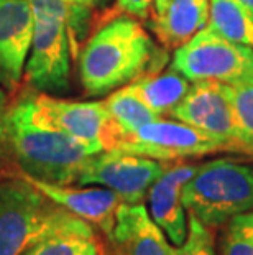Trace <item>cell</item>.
<instances>
[{
  "instance_id": "cell-1",
  "label": "cell",
  "mask_w": 253,
  "mask_h": 255,
  "mask_svg": "<svg viewBox=\"0 0 253 255\" xmlns=\"http://www.w3.org/2000/svg\"><path fill=\"white\" fill-rule=\"evenodd\" d=\"M165 50L137 18L118 15L99 23L79 48L78 71L87 96H105L142 76L160 71Z\"/></svg>"
},
{
  "instance_id": "cell-2",
  "label": "cell",
  "mask_w": 253,
  "mask_h": 255,
  "mask_svg": "<svg viewBox=\"0 0 253 255\" xmlns=\"http://www.w3.org/2000/svg\"><path fill=\"white\" fill-rule=\"evenodd\" d=\"M94 231L21 175L0 178V255H21L53 236Z\"/></svg>"
},
{
  "instance_id": "cell-3",
  "label": "cell",
  "mask_w": 253,
  "mask_h": 255,
  "mask_svg": "<svg viewBox=\"0 0 253 255\" xmlns=\"http://www.w3.org/2000/svg\"><path fill=\"white\" fill-rule=\"evenodd\" d=\"M7 132L17 175L53 184L78 183L95 155L89 146L58 130L33 124L13 99L7 112Z\"/></svg>"
},
{
  "instance_id": "cell-4",
  "label": "cell",
  "mask_w": 253,
  "mask_h": 255,
  "mask_svg": "<svg viewBox=\"0 0 253 255\" xmlns=\"http://www.w3.org/2000/svg\"><path fill=\"white\" fill-rule=\"evenodd\" d=\"M182 204L209 229H222L253 211V168L227 156L204 161L182 186Z\"/></svg>"
},
{
  "instance_id": "cell-5",
  "label": "cell",
  "mask_w": 253,
  "mask_h": 255,
  "mask_svg": "<svg viewBox=\"0 0 253 255\" xmlns=\"http://www.w3.org/2000/svg\"><path fill=\"white\" fill-rule=\"evenodd\" d=\"M15 99L33 124L66 133L89 146L94 153L115 150L127 133L107 111L104 101L63 99L26 88L17 92Z\"/></svg>"
},
{
  "instance_id": "cell-6",
  "label": "cell",
  "mask_w": 253,
  "mask_h": 255,
  "mask_svg": "<svg viewBox=\"0 0 253 255\" xmlns=\"http://www.w3.org/2000/svg\"><path fill=\"white\" fill-rule=\"evenodd\" d=\"M171 66L192 83L204 79L230 86L253 83L252 48L230 41L209 25L176 48Z\"/></svg>"
},
{
  "instance_id": "cell-7",
  "label": "cell",
  "mask_w": 253,
  "mask_h": 255,
  "mask_svg": "<svg viewBox=\"0 0 253 255\" xmlns=\"http://www.w3.org/2000/svg\"><path fill=\"white\" fill-rule=\"evenodd\" d=\"M33 17V40L23 73L25 88L55 96L69 89L71 59L76 56L71 31L63 18L50 15Z\"/></svg>"
},
{
  "instance_id": "cell-8",
  "label": "cell",
  "mask_w": 253,
  "mask_h": 255,
  "mask_svg": "<svg viewBox=\"0 0 253 255\" xmlns=\"http://www.w3.org/2000/svg\"><path fill=\"white\" fill-rule=\"evenodd\" d=\"M115 150L137 153L160 161H182L187 158L227 151L229 146L211 135L179 121H165L163 117L135 132L125 133Z\"/></svg>"
},
{
  "instance_id": "cell-9",
  "label": "cell",
  "mask_w": 253,
  "mask_h": 255,
  "mask_svg": "<svg viewBox=\"0 0 253 255\" xmlns=\"http://www.w3.org/2000/svg\"><path fill=\"white\" fill-rule=\"evenodd\" d=\"M168 163L122 150L100 151L89 160L78 183L81 186L99 184L117 193L123 203L138 204L148 196Z\"/></svg>"
},
{
  "instance_id": "cell-10",
  "label": "cell",
  "mask_w": 253,
  "mask_h": 255,
  "mask_svg": "<svg viewBox=\"0 0 253 255\" xmlns=\"http://www.w3.org/2000/svg\"><path fill=\"white\" fill-rule=\"evenodd\" d=\"M169 116L224 142L230 153H239L234 88L230 84L212 79L194 81Z\"/></svg>"
},
{
  "instance_id": "cell-11",
  "label": "cell",
  "mask_w": 253,
  "mask_h": 255,
  "mask_svg": "<svg viewBox=\"0 0 253 255\" xmlns=\"http://www.w3.org/2000/svg\"><path fill=\"white\" fill-rule=\"evenodd\" d=\"M35 17L26 0H0V88L17 94L33 40Z\"/></svg>"
},
{
  "instance_id": "cell-12",
  "label": "cell",
  "mask_w": 253,
  "mask_h": 255,
  "mask_svg": "<svg viewBox=\"0 0 253 255\" xmlns=\"http://www.w3.org/2000/svg\"><path fill=\"white\" fill-rule=\"evenodd\" d=\"M197 165L186 161L168 163L158 180L148 191V206L152 219L165 232L174 247L181 246L187 237V216L182 204V186L194 175Z\"/></svg>"
},
{
  "instance_id": "cell-13",
  "label": "cell",
  "mask_w": 253,
  "mask_h": 255,
  "mask_svg": "<svg viewBox=\"0 0 253 255\" xmlns=\"http://www.w3.org/2000/svg\"><path fill=\"white\" fill-rule=\"evenodd\" d=\"M107 255H174V246L143 203H122L112 234L107 237Z\"/></svg>"
},
{
  "instance_id": "cell-14",
  "label": "cell",
  "mask_w": 253,
  "mask_h": 255,
  "mask_svg": "<svg viewBox=\"0 0 253 255\" xmlns=\"http://www.w3.org/2000/svg\"><path fill=\"white\" fill-rule=\"evenodd\" d=\"M21 176L26 178L31 184H35L53 203L59 204L71 214L94 226L105 239L112 234V229L115 226L117 209L123 203L117 193L104 186L74 188L71 184H53L33 180L25 175Z\"/></svg>"
},
{
  "instance_id": "cell-15",
  "label": "cell",
  "mask_w": 253,
  "mask_h": 255,
  "mask_svg": "<svg viewBox=\"0 0 253 255\" xmlns=\"http://www.w3.org/2000/svg\"><path fill=\"white\" fill-rule=\"evenodd\" d=\"M211 0H171L165 12L150 15V30L165 50H176L209 25Z\"/></svg>"
},
{
  "instance_id": "cell-16",
  "label": "cell",
  "mask_w": 253,
  "mask_h": 255,
  "mask_svg": "<svg viewBox=\"0 0 253 255\" xmlns=\"http://www.w3.org/2000/svg\"><path fill=\"white\" fill-rule=\"evenodd\" d=\"M140 96L160 117L169 116L189 91V79L171 66L148 73L133 81Z\"/></svg>"
},
{
  "instance_id": "cell-17",
  "label": "cell",
  "mask_w": 253,
  "mask_h": 255,
  "mask_svg": "<svg viewBox=\"0 0 253 255\" xmlns=\"http://www.w3.org/2000/svg\"><path fill=\"white\" fill-rule=\"evenodd\" d=\"M104 104L107 111L110 112V116L114 117V121L127 133L135 132L140 127L161 119L145 102V99L140 96V92L137 91L133 83L112 91L104 101Z\"/></svg>"
},
{
  "instance_id": "cell-18",
  "label": "cell",
  "mask_w": 253,
  "mask_h": 255,
  "mask_svg": "<svg viewBox=\"0 0 253 255\" xmlns=\"http://www.w3.org/2000/svg\"><path fill=\"white\" fill-rule=\"evenodd\" d=\"M209 26L230 41L253 50V17L235 0H211Z\"/></svg>"
},
{
  "instance_id": "cell-19",
  "label": "cell",
  "mask_w": 253,
  "mask_h": 255,
  "mask_svg": "<svg viewBox=\"0 0 253 255\" xmlns=\"http://www.w3.org/2000/svg\"><path fill=\"white\" fill-rule=\"evenodd\" d=\"M21 255H107V244L102 242L99 231L73 232L43 239Z\"/></svg>"
},
{
  "instance_id": "cell-20",
  "label": "cell",
  "mask_w": 253,
  "mask_h": 255,
  "mask_svg": "<svg viewBox=\"0 0 253 255\" xmlns=\"http://www.w3.org/2000/svg\"><path fill=\"white\" fill-rule=\"evenodd\" d=\"M26 2L30 3L33 15H50V17H58L66 21L71 31L74 53L78 56L81 40L90 26L92 8L71 2V0H26Z\"/></svg>"
},
{
  "instance_id": "cell-21",
  "label": "cell",
  "mask_w": 253,
  "mask_h": 255,
  "mask_svg": "<svg viewBox=\"0 0 253 255\" xmlns=\"http://www.w3.org/2000/svg\"><path fill=\"white\" fill-rule=\"evenodd\" d=\"M215 255H253V211L235 216L222 227Z\"/></svg>"
},
{
  "instance_id": "cell-22",
  "label": "cell",
  "mask_w": 253,
  "mask_h": 255,
  "mask_svg": "<svg viewBox=\"0 0 253 255\" xmlns=\"http://www.w3.org/2000/svg\"><path fill=\"white\" fill-rule=\"evenodd\" d=\"M232 88L239 153L253 158V83H242Z\"/></svg>"
},
{
  "instance_id": "cell-23",
  "label": "cell",
  "mask_w": 253,
  "mask_h": 255,
  "mask_svg": "<svg viewBox=\"0 0 253 255\" xmlns=\"http://www.w3.org/2000/svg\"><path fill=\"white\" fill-rule=\"evenodd\" d=\"M174 255H215V237L212 229L204 226L194 214L187 213V237L174 247Z\"/></svg>"
},
{
  "instance_id": "cell-24",
  "label": "cell",
  "mask_w": 253,
  "mask_h": 255,
  "mask_svg": "<svg viewBox=\"0 0 253 255\" xmlns=\"http://www.w3.org/2000/svg\"><path fill=\"white\" fill-rule=\"evenodd\" d=\"M8 92L0 88V178L17 175V168L13 165L10 153V142L7 132V112H8Z\"/></svg>"
},
{
  "instance_id": "cell-25",
  "label": "cell",
  "mask_w": 253,
  "mask_h": 255,
  "mask_svg": "<svg viewBox=\"0 0 253 255\" xmlns=\"http://www.w3.org/2000/svg\"><path fill=\"white\" fill-rule=\"evenodd\" d=\"M153 8V0H117V2L100 17L99 23L102 21L118 17V15H128L133 18H148Z\"/></svg>"
},
{
  "instance_id": "cell-26",
  "label": "cell",
  "mask_w": 253,
  "mask_h": 255,
  "mask_svg": "<svg viewBox=\"0 0 253 255\" xmlns=\"http://www.w3.org/2000/svg\"><path fill=\"white\" fill-rule=\"evenodd\" d=\"M171 0H153V8H152V13L150 15H158L161 12H165V8L168 7V3Z\"/></svg>"
},
{
  "instance_id": "cell-27",
  "label": "cell",
  "mask_w": 253,
  "mask_h": 255,
  "mask_svg": "<svg viewBox=\"0 0 253 255\" xmlns=\"http://www.w3.org/2000/svg\"><path fill=\"white\" fill-rule=\"evenodd\" d=\"M235 2H239L242 7H244L247 12L253 17V0H235Z\"/></svg>"
},
{
  "instance_id": "cell-28",
  "label": "cell",
  "mask_w": 253,
  "mask_h": 255,
  "mask_svg": "<svg viewBox=\"0 0 253 255\" xmlns=\"http://www.w3.org/2000/svg\"><path fill=\"white\" fill-rule=\"evenodd\" d=\"M71 2H76V3H81V5H85V7H95L97 3H100L102 0H71Z\"/></svg>"
}]
</instances>
